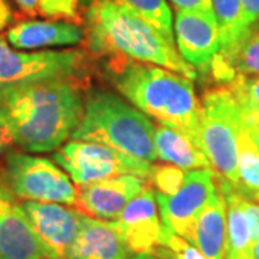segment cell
I'll list each match as a JSON object with an SVG mask.
<instances>
[{
	"instance_id": "cell-1",
	"label": "cell",
	"mask_w": 259,
	"mask_h": 259,
	"mask_svg": "<svg viewBox=\"0 0 259 259\" xmlns=\"http://www.w3.org/2000/svg\"><path fill=\"white\" fill-rule=\"evenodd\" d=\"M83 102L78 76L19 85L0 101V120L22 148L32 153L55 151L79 124Z\"/></svg>"
},
{
	"instance_id": "cell-2",
	"label": "cell",
	"mask_w": 259,
	"mask_h": 259,
	"mask_svg": "<svg viewBox=\"0 0 259 259\" xmlns=\"http://www.w3.org/2000/svg\"><path fill=\"white\" fill-rule=\"evenodd\" d=\"M107 75L136 108L163 125L185 133L200 146L202 102L194 94L192 79L120 55L110 56Z\"/></svg>"
},
{
	"instance_id": "cell-3",
	"label": "cell",
	"mask_w": 259,
	"mask_h": 259,
	"mask_svg": "<svg viewBox=\"0 0 259 259\" xmlns=\"http://www.w3.org/2000/svg\"><path fill=\"white\" fill-rule=\"evenodd\" d=\"M83 47L95 56L120 55L197 78V71L187 64L175 45V39L140 18L134 12L111 2H93L85 8Z\"/></svg>"
},
{
	"instance_id": "cell-4",
	"label": "cell",
	"mask_w": 259,
	"mask_h": 259,
	"mask_svg": "<svg viewBox=\"0 0 259 259\" xmlns=\"http://www.w3.org/2000/svg\"><path fill=\"white\" fill-rule=\"evenodd\" d=\"M154 128L156 125L144 112L117 94L94 91L85 98L82 117L71 140L105 144L153 163L157 160Z\"/></svg>"
},
{
	"instance_id": "cell-5",
	"label": "cell",
	"mask_w": 259,
	"mask_h": 259,
	"mask_svg": "<svg viewBox=\"0 0 259 259\" xmlns=\"http://www.w3.org/2000/svg\"><path fill=\"white\" fill-rule=\"evenodd\" d=\"M200 102V146L218 179L236 189L238 143L243 130L239 104L226 87L206 91Z\"/></svg>"
},
{
	"instance_id": "cell-6",
	"label": "cell",
	"mask_w": 259,
	"mask_h": 259,
	"mask_svg": "<svg viewBox=\"0 0 259 259\" xmlns=\"http://www.w3.org/2000/svg\"><path fill=\"white\" fill-rule=\"evenodd\" d=\"M52 160L64 168L75 186H83L122 175H137L147 179L153 164L131 157L105 144L69 140L56 148Z\"/></svg>"
},
{
	"instance_id": "cell-7",
	"label": "cell",
	"mask_w": 259,
	"mask_h": 259,
	"mask_svg": "<svg viewBox=\"0 0 259 259\" xmlns=\"http://www.w3.org/2000/svg\"><path fill=\"white\" fill-rule=\"evenodd\" d=\"M5 179L22 200L75 206L78 189L69 175L54 160L10 151Z\"/></svg>"
},
{
	"instance_id": "cell-8",
	"label": "cell",
	"mask_w": 259,
	"mask_h": 259,
	"mask_svg": "<svg viewBox=\"0 0 259 259\" xmlns=\"http://www.w3.org/2000/svg\"><path fill=\"white\" fill-rule=\"evenodd\" d=\"M85 65V55L78 49L20 52L0 36V79L13 87L64 76H78Z\"/></svg>"
},
{
	"instance_id": "cell-9",
	"label": "cell",
	"mask_w": 259,
	"mask_h": 259,
	"mask_svg": "<svg viewBox=\"0 0 259 259\" xmlns=\"http://www.w3.org/2000/svg\"><path fill=\"white\" fill-rule=\"evenodd\" d=\"M218 192V176L213 168L189 170L185 183L176 193L161 194L156 192L161 222L167 229L192 242L199 214Z\"/></svg>"
},
{
	"instance_id": "cell-10",
	"label": "cell",
	"mask_w": 259,
	"mask_h": 259,
	"mask_svg": "<svg viewBox=\"0 0 259 259\" xmlns=\"http://www.w3.org/2000/svg\"><path fill=\"white\" fill-rule=\"evenodd\" d=\"M0 259H48L23 203L0 177Z\"/></svg>"
},
{
	"instance_id": "cell-11",
	"label": "cell",
	"mask_w": 259,
	"mask_h": 259,
	"mask_svg": "<svg viewBox=\"0 0 259 259\" xmlns=\"http://www.w3.org/2000/svg\"><path fill=\"white\" fill-rule=\"evenodd\" d=\"M175 35L177 51L197 72H209L221 49L219 29L213 12L176 10Z\"/></svg>"
},
{
	"instance_id": "cell-12",
	"label": "cell",
	"mask_w": 259,
	"mask_h": 259,
	"mask_svg": "<svg viewBox=\"0 0 259 259\" xmlns=\"http://www.w3.org/2000/svg\"><path fill=\"white\" fill-rule=\"evenodd\" d=\"M23 207L47 249L48 259H65L82 225L83 214L76 207L61 203L25 200Z\"/></svg>"
},
{
	"instance_id": "cell-13",
	"label": "cell",
	"mask_w": 259,
	"mask_h": 259,
	"mask_svg": "<svg viewBox=\"0 0 259 259\" xmlns=\"http://www.w3.org/2000/svg\"><path fill=\"white\" fill-rule=\"evenodd\" d=\"M147 186V179L137 175H122L90 185L76 186L75 207L83 214L102 219L117 221L125 206Z\"/></svg>"
},
{
	"instance_id": "cell-14",
	"label": "cell",
	"mask_w": 259,
	"mask_h": 259,
	"mask_svg": "<svg viewBox=\"0 0 259 259\" xmlns=\"http://www.w3.org/2000/svg\"><path fill=\"white\" fill-rule=\"evenodd\" d=\"M115 223L134 255L151 253L156 249L160 243L163 222L158 219V204L153 187L146 186L125 206Z\"/></svg>"
},
{
	"instance_id": "cell-15",
	"label": "cell",
	"mask_w": 259,
	"mask_h": 259,
	"mask_svg": "<svg viewBox=\"0 0 259 259\" xmlns=\"http://www.w3.org/2000/svg\"><path fill=\"white\" fill-rule=\"evenodd\" d=\"M133 255L115 221H102L85 214L65 259H128Z\"/></svg>"
},
{
	"instance_id": "cell-16",
	"label": "cell",
	"mask_w": 259,
	"mask_h": 259,
	"mask_svg": "<svg viewBox=\"0 0 259 259\" xmlns=\"http://www.w3.org/2000/svg\"><path fill=\"white\" fill-rule=\"evenodd\" d=\"M85 29L69 20H25L12 26L6 39L18 49L74 47L82 44Z\"/></svg>"
},
{
	"instance_id": "cell-17",
	"label": "cell",
	"mask_w": 259,
	"mask_h": 259,
	"mask_svg": "<svg viewBox=\"0 0 259 259\" xmlns=\"http://www.w3.org/2000/svg\"><path fill=\"white\" fill-rule=\"evenodd\" d=\"M190 243L200 250L206 259H226V202L221 189L199 214Z\"/></svg>"
},
{
	"instance_id": "cell-18",
	"label": "cell",
	"mask_w": 259,
	"mask_h": 259,
	"mask_svg": "<svg viewBox=\"0 0 259 259\" xmlns=\"http://www.w3.org/2000/svg\"><path fill=\"white\" fill-rule=\"evenodd\" d=\"M154 148L157 158L161 161L182 167L185 170L212 168L210 161L192 137L167 125H156L154 128Z\"/></svg>"
},
{
	"instance_id": "cell-19",
	"label": "cell",
	"mask_w": 259,
	"mask_h": 259,
	"mask_svg": "<svg viewBox=\"0 0 259 259\" xmlns=\"http://www.w3.org/2000/svg\"><path fill=\"white\" fill-rule=\"evenodd\" d=\"M212 8L221 40V49L216 56L232 68V56L242 39L250 30L242 0H212Z\"/></svg>"
},
{
	"instance_id": "cell-20",
	"label": "cell",
	"mask_w": 259,
	"mask_h": 259,
	"mask_svg": "<svg viewBox=\"0 0 259 259\" xmlns=\"http://www.w3.org/2000/svg\"><path fill=\"white\" fill-rule=\"evenodd\" d=\"M218 186L226 202V231L228 250L226 255L235 259L253 258V243L250 239L249 223L241 204V193L225 180L218 179Z\"/></svg>"
},
{
	"instance_id": "cell-21",
	"label": "cell",
	"mask_w": 259,
	"mask_h": 259,
	"mask_svg": "<svg viewBox=\"0 0 259 259\" xmlns=\"http://www.w3.org/2000/svg\"><path fill=\"white\" fill-rule=\"evenodd\" d=\"M238 179L236 190L246 199L259 202V148L245 130L238 143Z\"/></svg>"
},
{
	"instance_id": "cell-22",
	"label": "cell",
	"mask_w": 259,
	"mask_h": 259,
	"mask_svg": "<svg viewBox=\"0 0 259 259\" xmlns=\"http://www.w3.org/2000/svg\"><path fill=\"white\" fill-rule=\"evenodd\" d=\"M93 2H98V0H79V5L85 8ZM104 2H111L121 8L134 12L140 18L147 20L148 23L161 30L166 36L175 39L171 10L166 0H104Z\"/></svg>"
},
{
	"instance_id": "cell-23",
	"label": "cell",
	"mask_w": 259,
	"mask_h": 259,
	"mask_svg": "<svg viewBox=\"0 0 259 259\" xmlns=\"http://www.w3.org/2000/svg\"><path fill=\"white\" fill-rule=\"evenodd\" d=\"M232 68L236 74L259 75V25L250 28L232 56Z\"/></svg>"
},
{
	"instance_id": "cell-24",
	"label": "cell",
	"mask_w": 259,
	"mask_h": 259,
	"mask_svg": "<svg viewBox=\"0 0 259 259\" xmlns=\"http://www.w3.org/2000/svg\"><path fill=\"white\" fill-rule=\"evenodd\" d=\"M151 253L163 259H206L194 245L167 229L164 225L160 236V243Z\"/></svg>"
},
{
	"instance_id": "cell-25",
	"label": "cell",
	"mask_w": 259,
	"mask_h": 259,
	"mask_svg": "<svg viewBox=\"0 0 259 259\" xmlns=\"http://www.w3.org/2000/svg\"><path fill=\"white\" fill-rule=\"evenodd\" d=\"M186 171L182 167L173 166V164H153L150 171L148 180L151 182L153 187L157 193L173 194L182 187L186 180Z\"/></svg>"
},
{
	"instance_id": "cell-26",
	"label": "cell",
	"mask_w": 259,
	"mask_h": 259,
	"mask_svg": "<svg viewBox=\"0 0 259 259\" xmlns=\"http://www.w3.org/2000/svg\"><path fill=\"white\" fill-rule=\"evenodd\" d=\"M79 0H39V15L49 19L82 22L79 15Z\"/></svg>"
},
{
	"instance_id": "cell-27",
	"label": "cell",
	"mask_w": 259,
	"mask_h": 259,
	"mask_svg": "<svg viewBox=\"0 0 259 259\" xmlns=\"http://www.w3.org/2000/svg\"><path fill=\"white\" fill-rule=\"evenodd\" d=\"M228 88L235 97L245 98L259 108V75L246 76L236 74V76L229 82Z\"/></svg>"
},
{
	"instance_id": "cell-28",
	"label": "cell",
	"mask_w": 259,
	"mask_h": 259,
	"mask_svg": "<svg viewBox=\"0 0 259 259\" xmlns=\"http://www.w3.org/2000/svg\"><path fill=\"white\" fill-rule=\"evenodd\" d=\"M239 104L242 115V125L253 144L259 148V108L245 98L235 97Z\"/></svg>"
},
{
	"instance_id": "cell-29",
	"label": "cell",
	"mask_w": 259,
	"mask_h": 259,
	"mask_svg": "<svg viewBox=\"0 0 259 259\" xmlns=\"http://www.w3.org/2000/svg\"><path fill=\"white\" fill-rule=\"evenodd\" d=\"M241 204L243 207V212L246 214V219L249 223L250 239L252 243L259 241V202L246 199L241 194Z\"/></svg>"
},
{
	"instance_id": "cell-30",
	"label": "cell",
	"mask_w": 259,
	"mask_h": 259,
	"mask_svg": "<svg viewBox=\"0 0 259 259\" xmlns=\"http://www.w3.org/2000/svg\"><path fill=\"white\" fill-rule=\"evenodd\" d=\"M176 10H202L213 12L212 0H170Z\"/></svg>"
},
{
	"instance_id": "cell-31",
	"label": "cell",
	"mask_w": 259,
	"mask_h": 259,
	"mask_svg": "<svg viewBox=\"0 0 259 259\" xmlns=\"http://www.w3.org/2000/svg\"><path fill=\"white\" fill-rule=\"evenodd\" d=\"M245 16L250 28L259 25V0H242Z\"/></svg>"
},
{
	"instance_id": "cell-32",
	"label": "cell",
	"mask_w": 259,
	"mask_h": 259,
	"mask_svg": "<svg viewBox=\"0 0 259 259\" xmlns=\"http://www.w3.org/2000/svg\"><path fill=\"white\" fill-rule=\"evenodd\" d=\"M12 144H15L9 127L0 120V154L8 151Z\"/></svg>"
},
{
	"instance_id": "cell-33",
	"label": "cell",
	"mask_w": 259,
	"mask_h": 259,
	"mask_svg": "<svg viewBox=\"0 0 259 259\" xmlns=\"http://www.w3.org/2000/svg\"><path fill=\"white\" fill-rule=\"evenodd\" d=\"M25 15L35 18L39 15V0H13Z\"/></svg>"
},
{
	"instance_id": "cell-34",
	"label": "cell",
	"mask_w": 259,
	"mask_h": 259,
	"mask_svg": "<svg viewBox=\"0 0 259 259\" xmlns=\"http://www.w3.org/2000/svg\"><path fill=\"white\" fill-rule=\"evenodd\" d=\"M13 19V10L8 0H0V32L6 28Z\"/></svg>"
},
{
	"instance_id": "cell-35",
	"label": "cell",
	"mask_w": 259,
	"mask_h": 259,
	"mask_svg": "<svg viewBox=\"0 0 259 259\" xmlns=\"http://www.w3.org/2000/svg\"><path fill=\"white\" fill-rule=\"evenodd\" d=\"M128 259H163V258H160V256L154 255V253H150V252H144V253H136V255H133V256Z\"/></svg>"
},
{
	"instance_id": "cell-36",
	"label": "cell",
	"mask_w": 259,
	"mask_h": 259,
	"mask_svg": "<svg viewBox=\"0 0 259 259\" xmlns=\"http://www.w3.org/2000/svg\"><path fill=\"white\" fill-rule=\"evenodd\" d=\"M12 88H13V85H10V83H6L5 81H2V79H0V101L3 100V97H5L6 94L9 93Z\"/></svg>"
},
{
	"instance_id": "cell-37",
	"label": "cell",
	"mask_w": 259,
	"mask_h": 259,
	"mask_svg": "<svg viewBox=\"0 0 259 259\" xmlns=\"http://www.w3.org/2000/svg\"><path fill=\"white\" fill-rule=\"evenodd\" d=\"M253 258L259 259V241L253 242Z\"/></svg>"
},
{
	"instance_id": "cell-38",
	"label": "cell",
	"mask_w": 259,
	"mask_h": 259,
	"mask_svg": "<svg viewBox=\"0 0 259 259\" xmlns=\"http://www.w3.org/2000/svg\"><path fill=\"white\" fill-rule=\"evenodd\" d=\"M226 259H235V258H232L231 255H226Z\"/></svg>"
}]
</instances>
